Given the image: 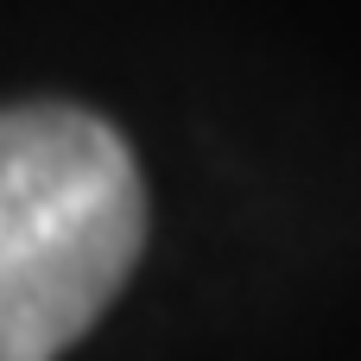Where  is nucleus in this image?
I'll list each match as a JSON object with an SVG mask.
<instances>
[{"label":"nucleus","instance_id":"obj_1","mask_svg":"<svg viewBox=\"0 0 361 361\" xmlns=\"http://www.w3.org/2000/svg\"><path fill=\"white\" fill-rule=\"evenodd\" d=\"M146 184L127 140L82 108L0 114V361H57L127 286Z\"/></svg>","mask_w":361,"mask_h":361}]
</instances>
